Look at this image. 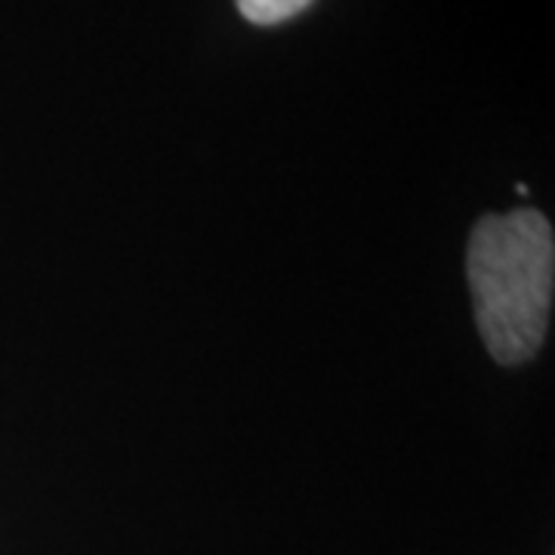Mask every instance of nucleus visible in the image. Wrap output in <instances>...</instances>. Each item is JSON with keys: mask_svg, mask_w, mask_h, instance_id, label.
<instances>
[{"mask_svg": "<svg viewBox=\"0 0 555 555\" xmlns=\"http://www.w3.org/2000/svg\"><path fill=\"white\" fill-rule=\"evenodd\" d=\"M309 3L312 0H238V10L244 13V20L257 22V25H275V22L297 16Z\"/></svg>", "mask_w": 555, "mask_h": 555, "instance_id": "nucleus-2", "label": "nucleus"}, {"mask_svg": "<svg viewBox=\"0 0 555 555\" xmlns=\"http://www.w3.org/2000/svg\"><path fill=\"white\" fill-rule=\"evenodd\" d=\"M476 321L500 364H521L546 339L555 284V238L537 210L478 219L466 254Z\"/></svg>", "mask_w": 555, "mask_h": 555, "instance_id": "nucleus-1", "label": "nucleus"}]
</instances>
